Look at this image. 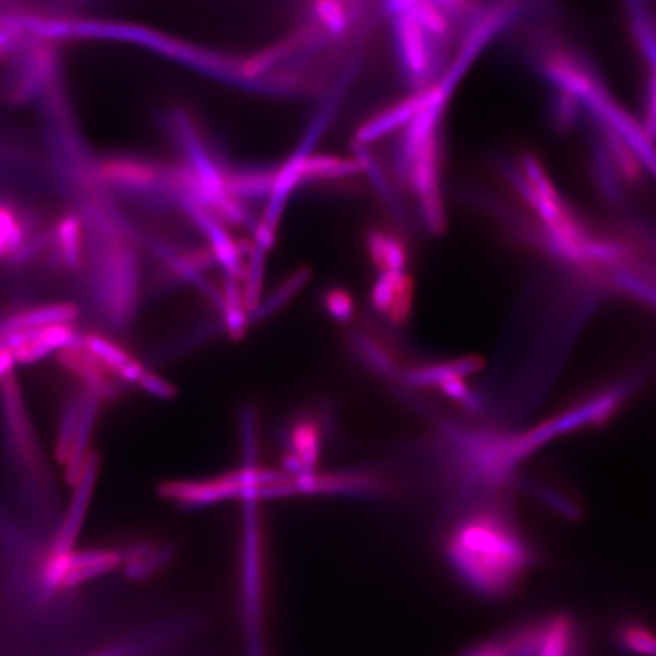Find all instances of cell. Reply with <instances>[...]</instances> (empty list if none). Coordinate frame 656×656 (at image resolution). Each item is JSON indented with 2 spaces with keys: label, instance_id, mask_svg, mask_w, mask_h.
I'll list each match as a JSON object with an SVG mask.
<instances>
[{
  "label": "cell",
  "instance_id": "obj_1",
  "mask_svg": "<svg viewBox=\"0 0 656 656\" xmlns=\"http://www.w3.org/2000/svg\"><path fill=\"white\" fill-rule=\"evenodd\" d=\"M441 551L453 577L490 601L513 594L538 559L534 542L498 498H482L459 510L445 529Z\"/></svg>",
  "mask_w": 656,
  "mask_h": 656
},
{
  "label": "cell",
  "instance_id": "obj_2",
  "mask_svg": "<svg viewBox=\"0 0 656 656\" xmlns=\"http://www.w3.org/2000/svg\"><path fill=\"white\" fill-rule=\"evenodd\" d=\"M245 465L207 478H180L159 486V496L183 509H200L229 501L261 503L297 496L293 478L257 464L256 420H241Z\"/></svg>",
  "mask_w": 656,
  "mask_h": 656
},
{
  "label": "cell",
  "instance_id": "obj_3",
  "mask_svg": "<svg viewBox=\"0 0 656 656\" xmlns=\"http://www.w3.org/2000/svg\"><path fill=\"white\" fill-rule=\"evenodd\" d=\"M99 474V458L95 452L88 458L86 466L78 481L74 483V494L64 513L62 523L56 529L52 539L50 551L40 567L39 582L40 590L44 594H55L63 590L64 571H66L67 559L76 550L80 530L86 523L88 509L96 488V481Z\"/></svg>",
  "mask_w": 656,
  "mask_h": 656
},
{
  "label": "cell",
  "instance_id": "obj_4",
  "mask_svg": "<svg viewBox=\"0 0 656 656\" xmlns=\"http://www.w3.org/2000/svg\"><path fill=\"white\" fill-rule=\"evenodd\" d=\"M50 228L32 207L0 195V264L10 268L30 265L46 251Z\"/></svg>",
  "mask_w": 656,
  "mask_h": 656
},
{
  "label": "cell",
  "instance_id": "obj_5",
  "mask_svg": "<svg viewBox=\"0 0 656 656\" xmlns=\"http://www.w3.org/2000/svg\"><path fill=\"white\" fill-rule=\"evenodd\" d=\"M521 11V3H501L474 20V25H471L449 72L434 84V87L445 99L452 96L459 80L466 74L471 64L485 50V46H488L491 40L520 18Z\"/></svg>",
  "mask_w": 656,
  "mask_h": 656
},
{
  "label": "cell",
  "instance_id": "obj_6",
  "mask_svg": "<svg viewBox=\"0 0 656 656\" xmlns=\"http://www.w3.org/2000/svg\"><path fill=\"white\" fill-rule=\"evenodd\" d=\"M440 147L437 132L418 149L405 176L420 203L422 219L433 233L444 232L447 223L440 192Z\"/></svg>",
  "mask_w": 656,
  "mask_h": 656
},
{
  "label": "cell",
  "instance_id": "obj_7",
  "mask_svg": "<svg viewBox=\"0 0 656 656\" xmlns=\"http://www.w3.org/2000/svg\"><path fill=\"white\" fill-rule=\"evenodd\" d=\"M389 11L394 15V35L402 72L418 88L417 92L424 90L430 87L437 67L434 40L429 37L420 23L406 11Z\"/></svg>",
  "mask_w": 656,
  "mask_h": 656
},
{
  "label": "cell",
  "instance_id": "obj_8",
  "mask_svg": "<svg viewBox=\"0 0 656 656\" xmlns=\"http://www.w3.org/2000/svg\"><path fill=\"white\" fill-rule=\"evenodd\" d=\"M297 496L368 498L388 490V483L369 470L315 471L293 478Z\"/></svg>",
  "mask_w": 656,
  "mask_h": 656
},
{
  "label": "cell",
  "instance_id": "obj_9",
  "mask_svg": "<svg viewBox=\"0 0 656 656\" xmlns=\"http://www.w3.org/2000/svg\"><path fill=\"white\" fill-rule=\"evenodd\" d=\"M55 51L43 40L23 46L8 78V100L20 106L37 98L44 88L50 87L55 74Z\"/></svg>",
  "mask_w": 656,
  "mask_h": 656
},
{
  "label": "cell",
  "instance_id": "obj_10",
  "mask_svg": "<svg viewBox=\"0 0 656 656\" xmlns=\"http://www.w3.org/2000/svg\"><path fill=\"white\" fill-rule=\"evenodd\" d=\"M324 421L315 413L293 418L284 432L281 458L286 476L295 478L320 471L322 445H324Z\"/></svg>",
  "mask_w": 656,
  "mask_h": 656
},
{
  "label": "cell",
  "instance_id": "obj_11",
  "mask_svg": "<svg viewBox=\"0 0 656 656\" xmlns=\"http://www.w3.org/2000/svg\"><path fill=\"white\" fill-rule=\"evenodd\" d=\"M80 340L83 333L76 330L75 324H55L8 336L0 344V348L10 349L18 365H34L51 354L76 347Z\"/></svg>",
  "mask_w": 656,
  "mask_h": 656
},
{
  "label": "cell",
  "instance_id": "obj_12",
  "mask_svg": "<svg viewBox=\"0 0 656 656\" xmlns=\"http://www.w3.org/2000/svg\"><path fill=\"white\" fill-rule=\"evenodd\" d=\"M587 107L590 108V111L593 112L599 122L613 128L622 139H625L632 151L642 161L643 168L646 166L649 169L650 174L656 179V148L649 137L644 135L643 128L637 122H634V119H631V116L626 111H623L606 95L605 90L595 92L589 103H587Z\"/></svg>",
  "mask_w": 656,
  "mask_h": 656
},
{
  "label": "cell",
  "instance_id": "obj_13",
  "mask_svg": "<svg viewBox=\"0 0 656 656\" xmlns=\"http://www.w3.org/2000/svg\"><path fill=\"white\" fill-rule=\"evenodd\" d=\"M47 257L52 268L76 272L83 268L86 252V232L83 217L74 212L64 213L50 228Z\"/></svg>",
  "mask_w": 656,
  "mask_h": 656
},
{
  "label": "cell",
  "instance_id": "obj_14",
  "mask_svg": "<svg viewBox=\"0 0 656 656\" xmlns=\"http://www.w3.org/2000/svg\"><path fill=\"white\" fill-rule=\"evenodd\" d=\"M56 357L72 376L78 378L84 392L98 398L100 402L112 401L119 397L123 384L104 368L83 345L64 349L56 354Z\"/></svg>",
  "mask_w": 656,
  "mask_h": 656
},
{
  "label": "cell",
  "instance_id": "obj_15",
  "mask_svg": "<svg viewBox=\"0 0 656 656\" xmlns=\"http://www.w3.org/2000/svg\"><path fill=\"white\" fill-rule=\"evenodd\" d=\"M327 118H322L320 122H316L313 130L305 137V142L301 144L300 149L286 161L283 166L276 172V180H273V186L271 195H269L267 212H265L264 223L271 225L273 228H279L280 217L283 215L286 203H288L289 196L295 191L298 184L303 181V166L304 161L310 155L313 144H315L318 137H320L322 130H324Z\"/></svg>",
  "mask_w": 656,
  "mask_h": 656
},
{
  "label": "cell",
  "instance_id": "obj_16",
  "mask_svg": "<svg viewBox=\"0 0 656 656\" xmlns=\"http://www.w3.org/2000/svg\"><path fill=\"white\" fill-rule=\"evenodd\" d=\"M80 345L87 349L104 368L108 369L118 378L120 384L136 385L142 384L149 373L142 362L137 361L128 349H125L118 342L110 337L100 335V333H87L83 335Z\"/></svg>",
  "mask_w": 656,
  "mask_h": 656
},
{
  "label": "cell",
  "instance_id": "obj_17",
  "mask_svg": "<svg viewBox=\"0 0 656 656\" xmlns=\"http://www.w3.org/2000/svg\"><path fill=\"white\" fill-rule=\"evenodd\" d=\"M430 87L416 92V95L410 96V98L401 100L396 106L389 107L388 110L378 112L372 119L366 120L356 132L357 142L362 144L372 143L374 140L390 135V132L408 127L410 120L416 118L418 112L428 106Z\"/></svg>",
  "mask_w": 656,
  "mask_h": 656
},
{
  "label": "cell",
  "instance_id": "obj_18",
  "mask_svg": "<svg viewBox=\"0 0 656 656\" xmlns=\"http://www.w3.org/2000/svg\"><path fill=\"white\" fill-rule=\"evenodd\" d=\"M79 318V309L74 303L35 305L19 310L0 321V344L15 333L31 332L55 324H74Z\"/></svg>",
  "mask_w": 656,
  "mask_h": 656
},
{
  "label": "cell",
  "instance_id": "obj_19",
  "mask_svg": "<svg viewBox=\"0 0 656 656\" xmlns=\"http://www.w3.org/2000/svg\"><path fill=\"white\" fill-rule=\"evenodd\" d=\"M98 179L108 186L120 189V191L140 192L147 191L155 183L159 172L149 161L112 157V159L100 161Z\"/></svg>",
  "mask_w": 656,
  "mask_h": 656
},
{
  "label": "cell",
  "instance_id": "obj_20",
  "mask_svg": "<svg viewBox=\"0 0 656 656\" xmlns=\"http://www.w3.org/2000/svg\"><path fill=\"white\" fill-rule=\"evenodd\" d=\"M123 551L112 549L75 550L67 559L63 590L76 589L122 567Z\"/></svg>",
  "mask_w": 656,
  "mask_h": 656
},
{
  "label": "cell",
  "instance_id": "obj_21",
  "mask_svg": "<svg viewBox=\"0 0 656 656\" xmlns=\"http://www.w3.org/2000/svg\"><path fill=\"white\" fill-rule=\"evenodd\" d=\"M483 368V361L476 356L422 364L405 369L401 384L412 389H437L442 381L453 377H469Z\"/></svg>",
  "mask_w": 656,
  "mask_h": 656
},
{
  "label": "cell",
  "instance_id": "obj_22",
  "mask_svg": "<svg viewBox=\"0 0 656 656\" xmlns=\"http://www.w3.org/2000/svg\"><path fill=\"white\" fill-rule=\"evenodd\" d=\"M100 406H103V402H100L98 398L86 392V401H84L78 429H76L74 441H72L67 461L64 462L66 481L71 483V485H74V483L78 481L84 466L87 464L88 458L94 453L92 452L90 444L95 433L96 421H98Z\"/></svg>",
  "mask_w": 656,
  "mask_h": 656
},
{
  "label": "cell",
  "instance_id": "obj_23",
  "mask_svg": "<svg viewBox=\"0 0 656 656\" xmlns=\"http://www.w3.org/2000/svg\"><path fill=\"white\" fill-rule=\"evenodd\" d=\"M174 559V547L161 542H140L123 550V571L131 581L155 577Z\"/></svg>",
  "mask_w": 656,
  "mask_h": 656
},
{
  "label": "cell",
  "instance_id": "obj_24",
  "mask_svg": "<svg viewBox=\"0 0 656 656\" xmlns=\"http://www.w3.org/2000/svg\"><path fill=\"white\" fill-rule=\"evenodd\" d=\"M366 249L378 272H405L408 249L397 236L384 229H373L366 236Z\"/></svg>",
  "mask_w": 656,
  "mask_h": 656
},
{
  "label": "cell",
  "instance_id": "obj_25",
  "mask_svg": "<svg viewBox=\"0 0 656 656\" xmlns=\"http://www.w3.org/2000/svg\"><path fill=\"white\" fill-rule=\"evenodd\" d=\"M225 191L233 198L261 200L271 195L276 172L271 169H239L225 172Z\"/></svg>",
  "mask_w": 656,
  "mask_h": 656
},
{
  "label": "cell",
  "instance_id": "obj_26",
  "mask_svg": "<svg viewBox=\"0 0 656 656\" xmlns=\"http://www.w3.org/2000/svg\"><path fill=\"white\" fill-rule=\"evenodd\" d=\"M598 123L599 130H601V132H599V140H601L603 147H605L607 155L613 160L623 181H625L626 184L642 183L644 179V168L642 161L638 160L637 154L632 151V148L625 142V139H622L613 128H610L602 122Z\"/></svg>",
  "mask_w": 656,
  "mask_h": 656
},
{
  "label": "cell",
  "instance_id": "obj_27",
  "mask_svg": "<svg viewBox=\"0 0 656 656\" xmlns=\"http://www.w3.org/2000/svg\"><path fill=\"white\" fill-rule=\"evenodd\" d=\"M221 300H223L221 313H223L224 327L233 341H240L247 335L251 315L245 304L244 291H241L239 281L228 279Z\"/></svg>",
  "mask_w": 656,
  "mask_h": 656
},
{
  "label": "cell",
  "instance_id": "obj_28",
  "mask_svg": "<svg viewBox=\"0 0 656 656\" xmlns=\"http://www.w3.org/2000/svg\"><path fill=\"white\" fill-rule=\"evenodd\" d=\"M361 171V161L356 159H345L335 154H310L304 161L303 181L347 179L359 174Z\"/></svg>",
  "mask_w": 656,
  "mask_h": 656
},
{
  "label": "cell",
  "instance_id": "obj_29",
  "mask_svg": "<svg viewBox=\"0 0 656 656\" xmlns=\"http://www.w3.org/2000/svg\"><path fill=\"white\" fill-rule=\"evenodd\" d=\"M388 10H401L412 15L420 23L422 30L434 42L445 39L450 31V20L444 11L434 2H416V0H402V2L386 3Z\"/></svg>",
  "mask_w": 656,
  "mask_h": 656
},
{
  "label": "cell",
  "instance_id": "obj_30",
  "mask_svg": "<svg viewBox=\"0 0 656 656\" xmlns=\"http://www.w3.org/2000/svg\"><path fill=\"white\" fill-rule=\"evenodd\" d=\"M593 171L595 183H598L599 191L603 193V196L610 203H622L625 200L626 183L599 139L598 143L594 144Z\"/></svg>",
  "mask_w": 656,
  "mask_h": 656
},
{
  "label": "cell",
  "instance_id": "obj_31",
  "mask_svg": "<svg viewBox=\"0 0 656 656\" xmlns=\"http://www.w3.org/2000/svg\"><path fill=\"white\" fill-rule=\"evenodd\" d=\"M354 348L359 354L362 362L378 376L388 378V380L398 377L401 380L402 373L398 369L396 359L380 342L368 336H356L354 337Z\"/></svg>",
  "mask_w": 656,
  "mask_h": 656
},
{
  "label": "cell",
  "instance_id": "obj_32",
  "mask_svg": "<svg viewBox=\"0 0 656 656\" xmlns=\"http://www.w3.org/2000/svg\"><path fill=\"white\" fill-rule=\"evenodd\" d=\"M632 34L650 67H656V25L654 15L644 3L630 6Z\"/></svg>",
  "mask_w": 656,
  "mask_h": 656
},
{
  "label": "cell",
  "instance_id": "obj_33",
  "mask_svg": "<svg viewBox=\"0 0 656 656\" xmlns=\"http://www.w3.org/2000/svg\"><path fill=\"white\" fill-rule=\"evenodd\" d=\"M265 265H267V252L259 247L252 249L245 264L244 277H241V291H244L245 304L249 310V315L256 312L261 303V292H264Z\"/></svg>",
  "mask_w": 656,
  "mask_h": 656
},
{
  "label": "cell",
  "instance_id": "obj_34",
  "mask_svg": "<svg viewBox=\"0 0 656 656\" xmlns=\"http://www.w3.org/2000/svg\"><path fill=\"white\" fill-rule=\"evenodd\" d=\"M617 643L627 654L656 656V631L642 622L622 623L615 632Z\"/></svg>",
  "mask_w": 656,
  "mask_h": 656
},
{
  "label": "cell",
  "instance_id": "obj_35",
  "mask_svg": "<svg viewBox=\"0 0 656 656\" xmlns=\"http://www.w3.org/2000/svg\"><path fill=\"white\" fill-rule=\"evenodd\" d=\"M84 401H86V392L79 390V392H76L75 397L68 401L66 409H64L55 441V454L60 464L64 465V462L67 461L72 441H74L76 429H78L80 413H83Z\"/></svg>",
  "mask_w": 656,
  "mask_h": 656
},
{
  "label": "cell",
  "instance_id": "obj_36",
  "mask_svg": "<svg viewBox=\"0 0 656 656\" xmlns=\"http://www.w3.org/2000/svg\"><path fill=\"white\" fill-rule=\"evenodd\" d=\"M309 279L310 269L308 268L293 273L291 279L284 281V283L277 289L276 293H272L265 303H260L259 308L256 309V312L252 313L251 320H265V318L276 313L277 310L283 308L284 304H288L289 301L304 288V284L308 283Z\"/></svg>",
  "mask_w": 656,
  "mask_h": 656
},
{
  "label": "cell",
  "instance_id": "obj_37",
  "mask_svg": "<svg viewBox=\"0 0 656 656\" xmlns=\"http://www.w3.org/2000/svg\"><path fill=\"white\" fill-rule=\"evenodd\" d=\"M406 272H381L378 273L377 280L374 281L369 300H372L373 309L381 316H386L389 312L390 305L396 300L398 289H400L402 277Z\"/></svg>",
  "mask_w": 656,
  "mask_h": 656
},
{
  "label": "cell",
  "instance_id": "obj_38",
  "mask_svg": "<svg viewBox=\"0 0 656 656\" xmlns=\"http://www.w3.org/2000/svg\"><path fill=\"white\" fill-rule=\"evenodd\" d=\"M583 104L577 96L558 90L557 96L551 103V120L558 131L567 132L573 130L581 118V107Z\"/></svg>",
  "mask_w": 656,
  "mask_h": 656
},
{
  "label": "cell",
  "instance_id": "obj_39",
  "mask_svg": "<svg viewBox=\"0 0 656 656\" xmlns=\"http://www.w3.org/2000/svg\"><path fill=\"white\" fill-rule=\"evenodd\" d=\"M313 13L318 22L333 35H342L347 31L349 15L347 6L337 0H324V2L313 3Z\"/></svg>",
  "mask_w": 656,
  "mask_h": 656
},
{
  "label": "cell",
  "instance_id": "obj_40",
  "mask_svg": "<svg viewBox=\"0 0 656 656\" xmlns=\"http://www.w3.org/2000/svg\"><path fill=\"white\" fill-rule=\"evenodd\" d=\"M614 283L620 291L630 293L635 300L643 301V303L656 309V284L652 283L650 280L644 279L637 272L620 269L619 272H615Z\"/></svg>",
  "mask_w": 656,
  "mask_h": 656
},
{
  "label": "cell",
  "instance_id": "obj_41",
  "mask_svg": "<svg viewBox=\"0 0 656 656\" xmlns=\"http://www.w3.org/2000/svg\"><path fill=\"white\" fill-rule=\"evenodd\" d=\"M322 304H324L329 316H332L337 322H342V324L352 321L354 312H356V301H354L352 292L345 288H341V286L330 288L324 293V298H322Z\"/></svg>",
  "mask_w": 656,
  "mask_h": 656
},
{
  "label": "cell",
  "instance_id": "obj_42",
  "mask_svg": "<svg viewBox=\"0 0 656 656\" xmlns=\"http://www.w3.org/2000/svg\"><path fill=\"white\" fill-rule=\"evenodd\" d=\"M413 292H416V286L413 280L410 279L408 273L402 277L400 289H398L396 300L390 305L389 312L386 313L385 318H388L390 324L396 327H402L408 324L410 315H412L413 309Z\"/></svg>",
  "mask_w": 656,
  "mask_h": 656
},
{
  "label": "cell",
  "instance_id": "obj_43",
  "mask_svg": "<svg viewBox=\"0 0 656 656\" xmlns=\"http://www.w3.org/2000/svg\"><path fill=\"white\" fill-rule=\"evenodd\" d=\"M139 388L147 392L148 396L159 398V400H172L176 396L175 386L171 381L164 380L159 374L152 373L151 369H149Z\"/></svg>",
  "mask_w": 656,
  "mask_h": 656
},
{
  "label": "cell",
  "instance_id": "obj_44",
  "mask_svg": "<svg viewBox=\"0 0 656 656\" xmlns=\"http://www.w3.org/2000/svg\"><path fill=\"white\" fill-rule=\"evenodd\" d=\"M644 135L649 137L652 142L656 140V67L652 68L649 92H647L646 112L643 119Z\"/></svg>",
  "mask_w": 656,
  "mask_h": 656
},
{
  "label": "cell",
  "instance_id": "obj_45",
  "mask_svg": "<svg viewBox=\"0 0 656 656\" xmlns=\"http://www.w3.org/2000/svg\"><path fill=\"white\" fill-rule=\"evenodd\" d=\"M148 655L147 643L142 638L131 639V642L115 644V646L104 647L95 654L88 656H137Z\"/></svg>",
  "mask_w": 656,
  "mask_h": 656
},
{
  "label": "cell",
  "instance_id": "obj_46",
  "mask_svg": "<svg viewBox=\"0 0 656 656\" xmlns=\"http://www.w3.org/2000/svg\"><path fill=\"white\" fill-rule=\"evenodd\" d=\"M15 366H18V362H15L13 353L8 348H0V384L14 376Z\"/></svg>",
  "mask_w": 656,
  "mask_h": 656
}]
</instances>
